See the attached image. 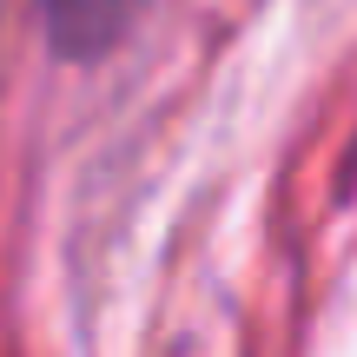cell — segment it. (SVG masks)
<instances>
[{"label": "cell", "mask_w": 357, "mask_h": 357, "mask_svg": "<svg viewBox=\"0 0 357 357\" xmlns=\"http://www.w3.org/2000/svg\"><path fill=\"white\" fill-rule=\"evenodd\" d=\"M132 13H139V0H47V26L60 53H106Z\"/></svg>", "instance_id": "obj_1"}]
</instances>
